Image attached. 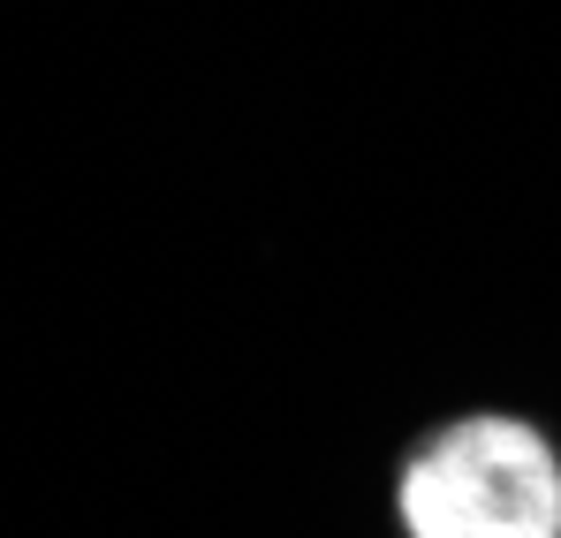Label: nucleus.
I'll return each instance as SVG.
<instances>
[{
    "mask_svg": "<svg viewBox=\"0 0 561 538\" xmlns=\"http://www.w3.org/2000/svg\"><path fill=\"white\" fill-rule=\"evenodd\" d=\"M394 538H561V440L524 410H456L394 455Z\"/></svg>",
    "mask_w": 561,
    "mask_h": 538,
    "instance_id": "f257e3e1",
    "label": "nucleus"
}]
</instances>
